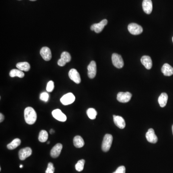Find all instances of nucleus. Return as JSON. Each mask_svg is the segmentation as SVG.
<instances>
[{"instance_id": "nucleus-21", "label": "nucleus", "mask_w": 173, "mask_h": 173, "mask_svg": "<svg viewBox=\"0 0 173 173\" xmlns=\"http://www.w3.org/2000/svg\"><path fill=\"white\" fill-rule=\"evenodd\" d=\"M168 97L166 93H162L158 98V103L161 107L166 106L168 101Z\"/></svg>"}, {"instance_id": "nucleus-31", "label": "nucleus", "mask_w": 173, "mask_h": 173, "mask_svg": "<svg viewBox=\"0 0 173 173\" xmlns=\"http://www.w3.org/2000/svg\"><path fill=\"white\" fill-rule=\"evenodd\" d=\"M115 173H126V168L124 166H120L115 171Z\"/></svg>"}, {"instance_id": "nucleus-32", "label": "nucleus", "mask_w": 173, "mask_h": 173, "mask_svg": "<svg viewBox=\"0 0 173 173\" xmlns=\"http://www.w3.org/2000/svg\"><path fill=\"white\" fill-rule=\"evenodd\" d=\"M4 115L1 113L0 114V122H2L4 121Z\"/></svg>"}, {"instance_id": "nucleus-6", "label": "nucleus", "mask_w": 173, "mask_h": 173, "mask_svg": "<svg viewBox=\"0 0 173 173\" xmlns=\"http://www.w3.org/2000/svg\"><path fill=\"white\" fill-rule=\"evenodd\" d=\"M108 21L106 19H104L99 23L94 24L90 27V29L92 31H95L97 33H99L102 31L104 27L107 24Z\"/></svg>"}, {"instance_id": "nucleus-12", "label": "nucleus", "mask_w": 173, "mask_h": 173, "mask_svg": "<svg viewBox=\"0 0 173 173\" xmlns=\"http://www.w3.org/2000/svg\"><path fill=\"white\" fill-rule=\"evenodd\" d=\"M146 138L148 141L152 143H156L158 141V138L155 133V130L152 129H150L146 133Z\"/></svg>"}, {"instance_id": "nucleus-9", "label": "nucleus", "mask_w": 173, "mask_h": 173, "mask_svg": "<svg viewBox=\"0 0 173 173\" xmlns=\"http://www.w3.org/2000/svg\"><path fill=\"white\" fill-rule=\"evenodd\" d=\"M96 64L94 61H92L88 67V76L90 78H93L96 76Z\"/></svg>"}, {"instance_id": "nucleus-23", "label": "nucleus", "mask_w": 173, "mask_h": 173, "mask_svg": "<svg viewBox=\"0 0 173 173\" xmlns=\"http://www.w3.org/2000/svg\"><path fill=\"white\" fill-rule=\"evenodd\" d=\"M21 143V140L19 138H15L11 143L7 145V148L9 150H14L18 146H19Z\"/></svg>"}, {"instance_id": "nucleus-5", "label": "nucleus", "mask_w": 173, "mask_h": 173, "mask_svg": "<svg viewBox=\"0 0 173 173\" xmlns=\"http://www.w3.org/2000/svg\"><path fill=\"white\" fill-rule=\"evenodd\" d=\"M75 96L72 93H68L61 98L60 101L63 105H67L72 104L75 101Z\"/></svg>"}, {"instance_id": "nucleus-40", "label": "nucleus", "mask_w": 173, "mask_h": 173, "mask_svg": "<svg viewBox=\"0 0 173 173\" xmlns=\"http://www.w3.org/2000/svg\"><path fill=\"white\" fill-rule=\"evenodd\" d=\"M19 1H20V0H19Z\"/></svg>"}, {"instance_id": "nucleus-14", "label": "nucleus", "mask_w": 173, "mask_h": 173, "mask_svg": "<svg viewBox=\"0 0 173 173\" xmlns=\"http://www.w3.org/2000/svg\"><path fill=\"white\" fill-rule=\"evenodd\" d=\"M40 54L43 59L46 61H49L52 58L51 50L48 47H42L40 51Z\"/></svg>"}, {"instance_id": "nucleus-19", "label": "nucleus", "mask_w": 173, "mask_h": 173, "mask_svg": "<svg viewBox=\"0 0 173 173\" xmlns=\"http://www.w3.org/2000/svg\"><path fill=\"white\" fill-rule=\"evenodd\" d=\"M162 73L165 76H171L173 75V68L168 64H164L162 67Z\"/></svg>"}, {"instance_id": "nucleus-4", "label": "nucleus", "mask_w": 173, "mask_h": 173, "mask_svg": "<svg viewBox=\"0 0 173 173\" xmlns=\"http://www.w3.org/2000/svg\"><path fill=\"white\" fill-rule=\"evenodd\" d=\"M128 30L131 34L137 35L143 32L142 27L137 24L131 23L128 26Z\"/></svg>"}, {"instance_id": "nucleus-27", "label": "nucleus", "mask_w": 173, "mask_h": 173, "mask_svg": "<svg viewBox=\"0 0 173 173\" xmlns=\"http://www.w3.org/2000/svg\"><path fill=\"white\" fill-rule=\"evenodd\" d=\"M85 161L84 160L82 159L78 161L77 164H75V168L76 170L78 172H81L84 169V164Z\"/></svg>"}, {"instance_id": "nucleus-17", "label": "nucleus", "mask_w": 173, "mask_h": 173, "mask_svg": "<svg viewBox=\"0 0 173 173\" xmlns=\"http://www.w3.org/2000/svg\"><path fill=\"white\" fill-rule=\"evenodd\" d=\"M114 122L116 126L119 129H123L126 126V122L124 118L121 116L118 115H113Z\"/></svg>"}, {"instance_id": "nucleus-34", "label": "nucleus", "mask_w": 173, "mask_h": 173, "mask_svg": "<svg viewBox=\"0 0 173 173\" xmlns=\"http://www.w3.org/2000/svg\"><path fill=\"white\" fill-rule=\"evenodd\" d=\"M20 168H22V167H23L22 165H20Z\"/></svg>"}, {"instance_id": "nucleus-1", "label": "nucleus", "mask_w": 173, "mask_h": 173, "mask_svg": "<svg viewBox=\"0 0 173 173\" xmlns=\"http://www.w3.org/2000/svg\"><path fill=\"white\" fill-rule=\"evenodd\" d=\"M24 118L27 124L33 125L37 120V113L33 108L27 107L24 110Z\"/></svg>"}, {"instance_id": "nucleus-35", "label": "nucleus", "mask_w": 173, "mask_h": 173, "mask_svg": "<svg viewBox=\"0 0 173 173\" xmlns=\"http://www.w3.org/2000/svg\"><path fill=\"white\" fill-rule=\"evenodd\" d=\"M172 132H173V126H172Z\"/></svg>"}, {"instance_id": "nucleus-8", "label": "nucleus", "mask_w": 173, "mask_h": 173, "mask_svg": "<svg viewBox=\"0 0 173 173\" xmlns=\"http://www.w3.org/2000/svg\"><path fill=\"white\" fill-rule=\"evenodd\" d=\"M71 60V56L68 52H62L61 55V58L58 61L57 64L58 66L60 67H64L66 65L67 63L70 61Z\"/></svg>"}, {"instance_id": "nucleus-37", "label": "nucleus", "mask_w": 173, "mask_h": 173, "mask_svg": "<svg viewBox=\"0 0 173 173\" xmlns=\"http://www.w3.org/2000/svg\"><path fill=\"white\" fill-rule=\"evenodd\" d=\"M47 144H50V141H48V142H47Z\"/></svg>"}, {"instance_id": "nucleus-36", "label": "nucleus", "mask_w": 173, "mask_h": 173, "mask_svg": "<svg viewBox=\"0 0 173 173\" xmlns=\"http://www.w3.org/2000/svg\"><path fill=\"white\" fill-rule=\"evenodd\" d=\"M30 1H35L36 0H30Z\"/></svg>"}, {"instance_id": "nucleus-11", "label": "nucleus", "mask_w": 173, "mask_h": 173, "mask_svg": "<svg viewBox=\"0 0 173 173\" xmlns=\"http://www.w3.org/2000/svg\"><path fill=\"white\" fill-rule=\"evenodd\" d=\"M32 150L30 147H26L22 149L18 152L19 157L22 161L25 160L27 157L31 155L32 154Z\"/></svg>"}, {"instance_id": "nucleus-24", "label": "nucleus", "mask_w": 173, "mask_h": 173, "mask_svg": "<svg viewBox=\"0 0 173 173\" xmlns=\"http://www.w3.org/2000/svg\"><path fill=\"white\" fill-rule=\"evenodd\" d=\"M9 75L11 78L17 77L19 78H23L25 76V74L22 71L16 69L11 70L9 73Z\"/></svg>"}, {"instance_id": "nucleus-28", "label": "nucleus", "mask_w": 173, "mask_h": 173, "mask_svg": "<svg viewBox=\"0 0 173 173\" xmlns=\"http://www.w3.org/2000/svg\"><path fill=\"white\" fill-rule=\"evenodd\" d=\"M49 98V95L48 93L45 92L41 93L40 95V99L42 101L47 102Z\"/></svg>"}, {"instance_id": "nucleus-26", "label": "nucleus", "mask_w": 173, "mask_h": 173, "mask_svg": "<svg viewBox=\"0 0 173 173\" xmlns=\"http://www.w3.org/2000/svg\"><path fill=\"white\" fill-rule=\"evenodd\" d=\"M86 114H87V115H88V117L89 118H90V119H92V120H93V119H95L96 118L97 112L94 108H90L88 109V110H87Z\"/></svg>"}, {"instance_id": "nucleus-13", "label": "nucleus", "mask_w": 173, "mask_h": 173, "mask_svg": "<svg viewBox=\"0 0 173 173\" xmlns=\"http://www.w3.org/2000/svg\"><path fill=\"white\" fill-rule=\"evenodd\" d=\"M52 115L56 120L61 122H65L67 120V116L60 109H55L52 112Z\"/></svg>"}, {"instance_id": "nucleus-39", "label": "nucleus", "mask_w": 173, "mask_h": 173, "mask_svg": "<svg viewBox=\"0 0 173 173\" xmlns=\"http://www.w3.org/2000/svg\"><path fill=\"white\" fill-rule=\"evenodd\" d=\"M115 173V172H114V173Z\"/></svg>"}, {"instance_id": "nucleus-29", "label": "nucleus", "mask_w": 173, "mask_h": 173, "mask_svg": "<svg viewBox=\"0 0 173 173\" xmlns=\"http://www.w3.org/2000/svg\"><path fill=\"white\" fill-rule=\"evenodd\" d=\"M55 168L53 166V163H49L48 164V167L45 171V173H54Z\"/></svg>"}, {"instance_id": "nucleus-3", "label": "nucleus", "mask_w": 173, "mask_h": 173, "mask_svg": "<svg viewBox=\"0 0 173 173\" xmlns=\"http://www.w3.org/2000/svg\"><path fill=\"white\" fill-rule=\"evenodd\" d=\"M112 64L115 67L118 68H122L124 66V61L122 57L118 53H114L112 56Z\"/></svg>"}, {"instance_id": "nucleus-22", "label": "nucleus", "mask_w": 173, "mask_h": 173, "mask_svg": "<svg viewBox=\"0 0 173 173\" xmlns=\"http://www.w3.org/2000/svg\"><path fill=\"white\" fill-rule=\"evenodd\" d=\"M16 67L17 69H18L19 70L22 71H26V72L29 71L30 68V64L27 62H26L18 63L16 64Z\"/></svg>"}, {"instance_id": "nucleus-2", "label": "nucleus", "mask_w": 173, "mask_h": 173, "mask_svg": "<svg viewBox=\"0 0 173 173\" xmlns=\"http://www.w3.org/2000/svg\"><path fill=\"white\" fill-rule=\"evenodd\" d=\"M112 140L113 138L111 134H107L104 136L101 145V149L104 152H107L110 150L112 144Z\"/></svg>"}, {"instance_id": "nucleus-7", "label": "nucleus", "mask_w": 173, "mask_h": 173, "mask_svg": "<svg viewBox=\"0 0 173 173\" xmlns=\"http://www.w3.org/2000/svg\"><path fill=\"white\" fill-rule=\"evenodd\" d=\"M132 94L129 92H120L117 95V100L120 103H126L131 100Z\"/></svg>"}, {"instance_id": "nucleus-30", "label": "nucleus", "mask_w": 173, "mask_h": 173, "mask_svg": "<svg viewBox=\"0 0 173 173\" xmlns=\"http://www.w3.org/2000/svg\"><path fill=\"white\" fill-rule=\"evenodd\" d=\"M53 89H54V82L52 81H50L48 83H47L46 90L47 92H52Z\"/></svg>"}, {"instance_id": "nucleus-38", "label": "nucleus", "mask_w": 173, "mask_h": 173, "mask_svg": "<svg viewBox=\"0 0 173 173\" xmlns=\"http://www.w3.org/2000/svg\"><path fill=\"white\" fill-rule=\"evenodd\" d=\"M172 41H173V38H172Z\"/></svg>"}, {"instance_id": "nucleus-16", "label": "nucleus", "mask_w": 173, "mask_h": 173, "mask_svg": "<svg viewBox=\"0 0 173 173\" xmlns=\"http://www.w3.org/2000/svg\"><path fill=\"white\" fill-rule=\"evenodd\" d=\"M142 8L147 14H151L152 10V0H143L142 2Z\"/></svg>"}, {"instance_id": "nucleus-33", "label": "nucleus", "mask_w": 173, "mask_h": 173, "mask_svg": "<svg viewBox=\"0 0 173 173\" xmlns=\"http://www.w3.org/2000/svg\"><path fill=\"white\" fill-rule=\"evenodd\" d=\"M54 132H55V131H54L53 129L50 130V133L53 134Z\"/></svg>"}, {"instance_id": "nucleus-18", "label": "nucleus", "mask_w": 173, "mask_h": 173, "mask_svg": "<svg viewBox=\"0 0 173 173\" xmlns=\"http://www.w3.org/2000/svg\"><path fill=\"white\" fill-rule=\"evenodd\" d=\"M141 63L145 67V68L147 69H151L152 67V62L151 57L149 56H143L141 57Z\"/></svg>"}, {"instance_id": "nucleus-25", "label": "nucleus", "mask_w": 173, "mask_h": 173, "mask_svg": "<svg viewBox=\"0 0 173 173\" xmlns=\"http://www.w3.org/2000/svg\"><path fill=\"white\" fill-rule=\"evenodd\" d=\"M48 138V134L45 130L40 131L38 135V140L41 142H45L47 141Z\"/></svg>"}, {"instance_id": "nucleus-15", "label": "nucleus", "mask_w": 173, "mask_h": 173, "mask_svg": "<svg viewBox=\"0 0 173 173\" xmlns=\"http://www.w3.org/2000/svg\"><path fill=\"white\" fill-rule=\"evenodd\" d=\"M62 148H63V145L62 144L58 143L56 144L51 150V156L54 158L58 157L60 155Z\"/></svg>"}, {"instance_id": "nucleus-20", "label": "nucleus", "mask_w": 173, "mask_h": 173, "mask_svg": "<svg viewBox=\"0 0 173 173\" xmlns=\"http://www.w3.org/2000/svg\"><path fill=\"white\" fill-rule=\"evenodd\" d=\"M74 145L76 148H81L84 146L85 143L83 138L80 136H76L75 137L73 140Z\"/></svg>"}, {"instance_id": "nucleus-10", "label": "nucleus", "mask_w": 173, "mask_h": 173, "mask_svg": "<svg viewBox=\"0 0 173 173\" xmlns=\"http://www.w3.org/2000/svg\"><path fill=\"white\" fill-rule=\"evenodd\" d=\"M68 75L70 79L75 83L79 84L81 83V78L80 75L76 69L74 68L71 69L69 71Z\"/></svg>"}]
</instances>
